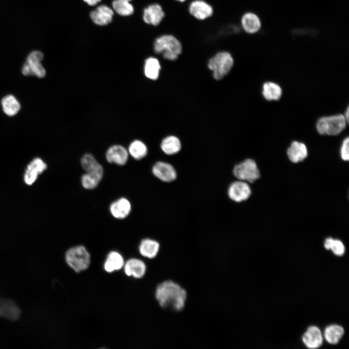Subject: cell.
<instances>
[{
	"mask_svg": "<svg viewBox=\"0 0 349 349\" xmlns=\"http://www.w3.org/2000/svg\"><path fill=\"white\" fill-rule=\"evenodd\" d=\"M233 63L231 55L228 52L222 51L217 53L209 60L208 66L213 71L214 79L219 80L229 73Z\"/></svg>",
	"mask_w": 349,
	"mask_h": 349,
	"instance_id": "cell-5",
	"label": "cell"
},
{
	"mask_svg": "<svg viewBox=\"0 0 349 349\" xmlns=\"http://www.w3.org/2000/svg\"><path fill=\"white\" fill-rule=\"evenodd\" d=\"M108 162L118 166H124L128 160L129 154L127 149L120 144H114L109 147L105 153Z\"/></svg>",
	"mask_w": 349,
	"mask_h": 349,
	"instance_id": "cell-11",
	"label": "cell"
},
{
	"mask_svg": "<svg viewBox=\"0 0 349 349\" xmlns=\"http://www.w3.org/2000/svg\"><path fill=\"white\" fill-rule=\"evenodd\" d=\"M43 54L39 51H32L27 57L22 68V74L25 76H35L39 78H44L46 74L41 62Z\"/></svg>",
	"mask_w": 349,
	"mask_h": 349,
	"instance_id": "cell-7",
	"label": "cell"
},
{
	"mask_svg": "<svg viewBox=\"0 0 349 349\" xmlns=\"http://www.w3.org/2000/svg\"><path fill=\"white\" fill-rule=\"evenodd\" d=\"M1 105L4 113L10 116L16 115L20 109L19 102L12 95L4 96L1 100Z\"/></svg>",
	"mask_w": 349,
	"mask_h": 349,
	"instance_id": "cell-28",
	"label": "cell"
},
{
	"mask_svg": "<svg viewBox=\"0 0 349 349\" xmlns=\"http://www.w3.org/2000/svg\"><path fill=\"white\" fill-rule=\"evenodd\" d=\"M189 12L196 19L204 20L212 15L213 10L212 6L206 1L195 0L190 5Z\"/></svg>",
	"mask_w": 349,
	"mask_h": 349,
	"instance_id": "cell-19",
	"label": "cell"
},
{
	"mask_svg": "<svg viewBox=\"0 0 349 349\" xmlns=\"http://www.w3.org/2000/svg\"><path fill=\"white\" fill-rule=\"evenodd\" d=\"M18 315V309L12 303L4 302L0 304V315L10 319H15Z\"/></svg>",
	"mask_w": 349,
	"mask_h": 349,
	"instance_id": "cell-32",
	"label": "cell"
},
{
	"mask_svg": "<svg viewBox=\"0 0 349 349\" xmlns=\"http://www.w3.org/2000/svg\"><path fill=\"white\" fill-rule=\"evenodd\" d=\"M132 210L130 201L124 197H120L111 203L109 206V211L115 219L123 220L127 217Z\"/></svg>",
	"mask_w": 349,
	"mask_h": 349,
	"instance_id": "cell-12",
	"label": "cell"
},
{
	"mask_svg": "<svg viewBox=\"0 0 349 349\" xmlns=\"http://www.w3.org/2000/svg\"><path fill=\"white\" fill-rule=\"evenodd\" d=\"M114 11L107 5L98 6L90 13V17L93 22L98 26H106L111 23L113 19Z\"/></svg>",
	"mask_w": 349,
	"mask_h": 349,
	"instance_id": "cell-13",
	"label": "cell"
},
{
	"mask_svg": "<svg viewBox=\"0 0 349 349\" xmlns=\"http://www.w3.org/2000/svg\"><path fill=\"white\" fill-rule=\"evenodd\" d=\"M80 164L86 173L93 174L102 180L104 174V168L93 154L88 153L83 155L80 159Z\"/></svg>",
	"mask_w": 349,
	"mask_h": 349,
	"instance_id": "cell-15",
	"label": "cell"
},
{
	"mask_svg": "<svg viewBox=\"0 0 349 349\" xmlns=\"http://www.w3.org/2000/svg\"><path fill=\"white\" fill-rule=\"evenodd\" d=\"M47 167V164L42 159L38 158L34 159L27 167L24 176L25 182L29 185H32L38 174L43 173Z\"/></svg>",
	"mask_w": 349,
	"mask_h": 349,
	"instance_id": "cell-18",
	"label": "cell"
},
{
	"mask_svg": "<svg viewBox=\"0 0 349 349\" xmlns=\"http://www.w3.org/2000/svg\"><path fill=\"white\" fill-rule=\"evenodd\" d=\"M125 274L135 279H141L146 273L147 266L144 260L132 257L127 259L123 267Z\"/></svg>",
	"mask_w": 349,
	"mask_h": 349,
	"instance_id": "cell-10",
	"label": "cell"
},
{
	"mask_svg": "<svg viewBox=\"0 0 349 349\" xmlns=\"http://www.w3.org/2000/svg\"><path fill=\"white\" fill-rule=\"evenodd\" d=\"M124 0V1H127L130 2V1H132V0Z\"/></svg>",
	"mask_w": 349,
	"mask_h": 349,
	"instance_id": "cell-36",
	"label": "cell"
},
{
	"mask_svg": "<svg viewBox=\"0 0 349 349\" xmlns=\"http://www.w3.org/2000/svg\"><path fill=\"white\" fill-rule=\"evenodd\" d=\"M80 180L82 187L88 190L95 189L101 182L95 175L86 172L81 175Z\"/></svg>",
	"mask_w": 349,
	"mask_h": 349,
	"instance_id": "cell-31",
	"label": "cell"
},
{
	"mask_svg": "<svg viewBox=\"0 0 349 349\" xmlns=\"http://www.w3.org/2000/svg\"><path fill=\"white\" fill-rule=\"evenodd\" d=\"M346 120L347 121V123L349 121V108H347V110L345 111V114L344 115Z\"/></svg>",
	"mask_w": 349,
	"mask_h": 349,
	"instance_id": "cell-35",
	"label": "cell"
},
{
	"mask_svg": "<svg viewBox=\"0 0 349 349\" xmlns=\"http://www.w3.org/2000/svg\"><path fill=\"white\" fill-rule=\"evenodd\" d=\"M153 175L160 181L170 183L177 178V173L170 163L162 161L156 162L152 167Z\"/></svg>",
	"mask_w": 349,
	"mask_h": 349,
	"instance_id": "cell-9",
	"label": "cell"
},
{
	"mask_svg": "<svg viewBox=\"0 0 349 349\" xmlns=\"http://www.w3.org/2000/svg\"><path fill=\"white\" fill-rule=\"evenodd\" d=\"M154 50L162 54L164 58L174 61L177 59L182 50L180 42L174 35L164 34L157 37L153 45Z\"/></svg>",
	"mask_w": 349,
	"mask_h": 349,
	"instance_id": "cell-3",
	"label": "cell"
},
{
	"mask_svg": "<svg viewBox=\"0 0 349 349\" xmlns=\"http://www.w3.org/2000/svg\"><path fill=\"white\" fill-rule=\"evenodd\" d=\"M241 25L243 30L249 34L257 32L261 28L260 18L252 12H247L242 16Z\"/></svg>",
	"mask_w": 349,
	"mask_h": 349,
	"instance_id": "cell-21",
	"label": "cell"
},
{
	"mask_svg": "<svg viewBox=\"0 0 349 349\" xmlns=\"http://www.w3.org/2000/svg\"><path fill=\"white\" fill-rule=\"evenodd\" d=\"M282 93L280 86L272 82H267L263 85L262 94L267 100H277Z\"/></svg>",
	"mask_w": 349,
	"mask_h": 349,
	"instance_id": "cell-27",
	"label": "cell"
},
{
	"mask_svg": "<svg viewBox=\"0 0 349 349\" xmlns=\"http://www.w3.org/2000/svg\"><path fill=\"white\" fill-rule=\"evenodd\" d=\"M125 258L122 254L116 251L111 250L109 252L105 257L103 263L104 271L108 274L121 270L124 266Z\"/></svg>",
	"mask_w": 349,
	"mask_h": 349,
	"instance_id": "cell-14",
	"label": "cell"
},
{
	"mask_svg": "<svg viewBox=\"0 0 349 349\" xmlns=\"http://www.w3.org/2000/svg\"><path fill=\"white\" fill-rule=\"evenodd\" d=\"M66 263L76 273L85 271L91 264V255L83 245H77L69 248L65 253Z\"/></svg>",
	"mask_w": 349,
	"mask_h": 349,
	"instance_id": "cell-2",
	"label": "cell"
},
{
	"mask_svg": "<svg viewBox=\"0 0 349 349\" xmlns=\"http://www.w3.org/2000/svg\"><path fill=\"white\" fill-rule=\"evenodd\" d=\"M160 148L165 154L172 155L179 152L181 145L178 138L174 136H170L163 139L160 144Z\"/></svg>",
	"mask_w": 349,
	"mask_h": 349,
	"instance_id": "cell-24",
	"label": "cell"
},
{
	"mask_svg": "<svg viewBox=\"0 0 349 349\" xmlns=\"http://www.w3.org/2000/svg\"><path fill=\"white\" fill-rule=\"evenodd\" d=\"M233 174L238 180L249 183H254L260 176V171L255 161L247 159L235 165Z\"/></svg>",
	"mask_w": 349,
	"mask_h": 349,
	"instance_id": "cell-6",
	"label": "cell"
},
{
	"mask_svg": "<svg viewBox=\"0 0 349 349\" xmlns=\"http://www.w3.org/2000/svg\"><path fill=\"white\" fill-rule=\"evenodd\" d=\"M302 341L305 346L311 349L320 347L323 343L320 330L316 326L309 327L302 336Z\"/></svg>",
	"mask_w": 349,
	"mask_h": 349,
	"instance_id": "cell-20",
	"label": "cell"
},
{
	"mask_svg": "<svg viewBox=\"0 0 349 349\" xmlns=\"http://www.w3.org/2000/svg\"><path fill=\"white\" fill-rule=\"evenodd\" d=\"M347 121L343 114H337L320 118L317 123V129L320 134L336 135L346 127Z\"/></svg>",
	"mask_w": 349,
	"mask_h": 349,
	"instance_id": "cell-4",
	"label": "cell"
},
{
	"mask_svg": "<svg viewBox=\"0 0 349 349\" xmlns=\"http://www.w3.org/2000/svg\"><path fill=\"white\" fill-rule=\"evenodd\" d=\"M349 139L347 137L344 140L340 149L341 157L344 161H348L349 159Z\"/></svg>",
	"mask_w": 349,
	"mask_h": 349,
	"instance_id": "cell-33",
	"label": "cell"
},
{
	"mask_svg": "<svg viewBox=\"0 0 349 349\" xmlns=\"http://www.w3.org/2000/svg\"><path fill=\"white\" fill-rule=\"evenodd\" d=\"M160 248V244L155 239L145 238L142 239L138 245L139 254L146 259H153L158 254Z\"/></svg>",
	"mask_w": 349,
	"mask_h": 349,
	"instance_id": "cell-16",
	"label": "cell"
},
{
	"mask_svg": "<svg viewBox=\"0 0 349 349\" xmlns=\"http://www.w3.org/2000/svg\"><path fill=\"white\" fill-rule=\"evenodd\" d=\"M155 298L159 306L170 313L181 311L187 297L186 290L179 284L167 280L156 287Z\"/></svg>",
	"mask_w": 349,
	"mask_h": 349,
	"instance_id": "cell-1",
	"label": "cell"
},
{
	"mask_svg": "<svg viewBox=\"0 0 349 349\" xmlns=\"http://www.w3.org/2000/svg\"><path fill=\"white\" fill-rule=\"evenodd\" d=\"M111 5L113 11L121 16H129L134 12L133 6L129 1L114 0L112 2Z\"/></svg>",
	"mask_w": 349,
	"mask_h": 349,
	"instance_id": "cell-29",
	"label": "cell"
},
{
	"mask_svg": "<svg viewBox=\"0 0 349 349\" xmlns=\"http://www.w3.org/2000/svg\"><path fill=\"white\" fill-rule=\"evenodd\" d=\"M160 69L159 62L156 58L150 57L147 58L144 64V73L146 78L157 79L159 76Z\"/></svg>",
	"mask_w": 349,
	"mask_h": 349,
	"instance_id": "cell-25",
	"label": "cell"
},
{
	"mask_svg": "<svg viewBox=\"0 0 349 349\" xmlns=\"http://www.w3.org/2000/svg\"><path fill=\"white\" fill-rule=\"evenodd\" d=\"M102 0H83V1L89 6H95L99 3Z\"/></svg>",
	"mask_w": 349,
	"mask_h": 349,
	"instance_id": "cell-34",
	"label": "cell"
},
{
	"mask_svg": "<svg viewBox=\"0 0 349 349\" xmlns=\"http://www.w3.org/2000/svg\"><path fill=\"white\" fill-rule=\"evenodd\" d=\"M178 0L180 2H183V1H185L186 0Z\"/></svg>",
	"mask_w": 349,
	"mask_h": 349,
	"instance_id": "cell-37",
	"label": "cell"
},
{
	"mask_svg": "<svg viewBox=\"0 0 349 349\" xmlns=\"http://www.w3.org/2000/svg\"><path fill=\"white\" fill-rule=\"evenodd\" d=\"M227 194L232 201L240 203L249 199L252 194V190L248 182L238 180L229 185Z\"/></svg>",
	"mask_w": 349,
	"mask_h": 349,
	"instance_id": "cell-8",
	"label": "cell"
},
{
	"mask_svg": "<svg viewBox=\"0 0 349 349\" xmlns=\"http://www.w3.org/2000/svg\"><path fill=\"white\" fill-rule=\"evenodd\" d=\"M127 151L129 156L138 160L144 158L148 153L147 146L143 142L139 140H135L131 142Z\"/></svg>",
	"mask_w": 349,
	"mask_h": 349,
	"instance_id": "cell-23",
	"label": "cell"
},
{
	"mask_svg": "<svg viewBox=\"0 0 349 349\" xmlns=\"http://www.w3.org/2000/svg\"><path fill=\"white\" fill-rule=\"evenodd\" d=\"M344 334L343 328L338 325H331L327 327L324 331V337L330 344H337Z\"/></svg>",
	"mask_w": 349,
	"mask_h": 349,
	"instance_id": "cell-26",
	"label": "cell"
},
{
	"mask_svg": "<svg viewBox=\"0 0 349 349\" xmlns=\"http://www.w3.org/2000/svg\"><path fill=\"white\" fill-rule=\"evenodd\" d=\"M164 16L165 13L161 6L154 3L143 9V18L145 23L155 26L159 25Z\"/></svg>",
	"mask_w": 349,
	"mask_h": 349,
	"instance_id": "cell-17",
	"label": "cell"
},
{
	"mask_svg": "<svg viewBox=\"0 0 349 349\" xmlns=\"http://www.w3.org/2000/svg\"><path fill=\"white\" fill-rule=\"evenodd\" d=\"M324 246L326 249L331 250L336 255L342 256L345 252L344 244L338 239H334L331 238H327L324 241Z\"/></svg>",
	"mask_w": 349,
	"mask_h": 349,
	"instance_id": "cell-30",
	"label": "cell"
},
{
	"mask_svg": "<svg viewBox=\"0 0 349 349\" xmlns=\"http://www.w3.org/2000/svg\"><path fill=\"white\" fill-rule=\"evenodd\" d=\"M287 154L291 162L298 163L306 158L308 151L306 145L303 143L294 141L288 148Z\"/></svg>",
	"mask_w": 349,
	"mask_h": 349,
	"instance_id": "cell-22",
	"label": "cell"
}]
</instances>
